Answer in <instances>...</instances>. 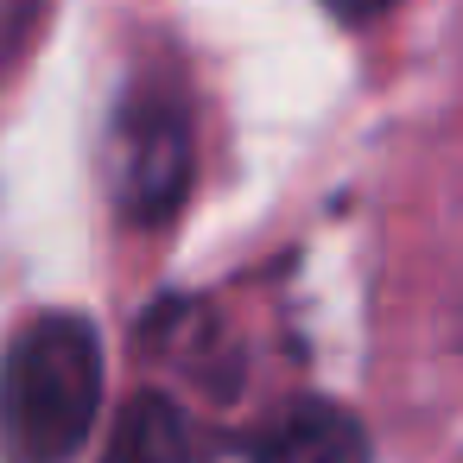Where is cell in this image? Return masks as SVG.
<instances>
[{"instance_id":"cell-3","label":"cell","mask_w":463,"mask_h":463,"mask_svg":"<svg viewBox=\"0 0 463 463\" xmlns=\"http://www.w3.org/2000/svg\"><path fill=\"white\" fill-rule=\"evenodd\" d=\"M248 463H368V431L336 400H292L260 431Z\"/></svg>"},{"instance_id":"cell-5","label":"cell","mask_w":463,"mask_h":463,"mask_svg":"<svg viewBox=\"0 0 463 463\" xmlns=\"http://www.w3.org/2000/svg\"><path fill=\"white\" fill-rule=\"evenodd\" d=\"M324 7H330L336 20H381L393 0H324Z\"/></svg>"},{"instance_id":"cell-2","label":"cell","mask_w":463,"mask_h":463,"mask_svg":"<svg viewBox=\"0 0 463 463\" xmlns=\"http://www.w3.org/2000/svg\"><path fill=\"white\" fill-rule=\"evenodd\" d=\"M191 184V128L165 90H140L115 128V191L134 222H165Z\"/></svg>"},{"instance_id":"cell-1","label":"cell","mask_w":463,"mask_h":463,"mask_svg":"<svg viewBox=\"0 0 463 463\" xmlns=\"http://www.w3.org/2000/svg\"><path fill=\"white\" fill-rule=\"evenodd\" d=\"M102 412V343L83 317L45 311L0 355V457L71 463Z\"/></svg>"},{"instance_id":"cell-4","label":"cell","mask_w":463,"mask_h":463,"mask_svg":"<svg viewBox=\"0 0 463 463\" xmlns=\"http://www.w3.org/2000/svg\"><path fill=\"white\" fill-rule=\"evenodd\" d=\"M102 463H197V444H191V425L172 400L140 393V400L121 406Z\"/></svg>"},{"instance_id":"cell-6","label":"cell","mask_w":463,"mask_h":463,"mask_svg":"<svg viewBox=\"0 0 463 463\" xmlns=\"http://www.w3.org/2000/svg\"><path fill=\"white\" fill-rule=\"evenodd\" d=\"M20 14H26V0H0V26H14Z\"/></svg>"}]
</instances>
